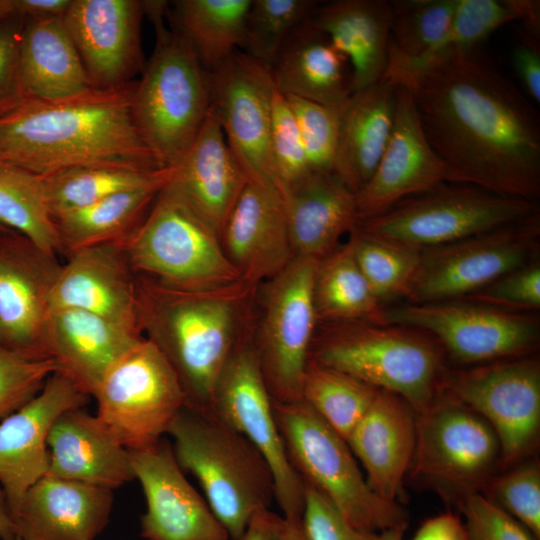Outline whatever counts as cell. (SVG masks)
<instances>
[{
  "mask_svg": "<svg viewBox=\"0 0 540 540\" xmlns=\"http://www.w3.org/2000/svg\"><path fill=\"white\" fill-rule=\"evenodd\" d=\"M513 46L511 61L526 93L540 102V34L522 29Z\"/></svg>",
  "mask_w": 540,
  "mask_h": 540,
  "instance_id": "cell-53",
  "label": "cell"
},
{
  "mask_svg": "<svg viewBox=\"0 0 540 540\" xmlns=\"http://www.w3.org/2000/svg\"><path fill=\"white\" fill-rule=\"evenodd\" d=\"M378 390L353 376L309 360L301 400L347 441Z\"/></svg>",
  "mask_w": 540,
  "mask_h": 540,
  "instance_id": "cell-41",
  "label": "cell"
},
{
  "mask_svg": "<svg viewBox=\"0 0 540 540\" xmlns=\"http://www.w3.org/2000/svg\"><path fill=\"white\" fill-rule=\"evenodd\" d=\"M271 73L284 96L329 107H340L353 93L348 59L310 18L288 36Z\"/></svg>",
  "mask_w": 540,
  "mask_h": 540,
  "instance_id": "cell-31",
  "label": "cell"
},
{
  "mask_svg": "<svg viewBox=\"0 0 540 540\" xmlns=\"http://www.w3.org/2000/svg\"><path fill=\"white\" fill-rule=\"evenodd\" d=\"M396 86V111L388 144L374 174L356 193L359 222L448 180L444 163L425 136L411 93Z\"/></svg>",
  "mask_w": 540,
  "mask_h": 540,
  "instance_id": "cell-22",
  "label": "cell"
},
{
  "mask_svg": "<svg viewBox=\"0 0 540 540\" xmlns=\"http://www.w3.org/2000/svg\"><path fill=\"white\" fill-rule=\"evenodd\" d=\"M305 150L311 172H333L338 140L339 107L285 96Z\"/></svg>",
  "mask_w": 540,
  "mask_h": 540,
  "instance_id": "cell-46",
  "label": "cell"
},
{
  "mask_svg": "<svg viewBox=\"0 0 540 540\" xmlns=\"http://www.w3.org/2000/svg\"><path fill=\"white\" fill-rule=\"evenodd\" d=\"M252 0H176L167 15L171 27L213 72L240 50Z\"/></svg>",
  "mask_w": 540,
  "mask_h": 540,
  "instance_id": "cell-36",
  "label": "cell"
},
{
  "mask_svg": "<svg viewBox=\"0 0 540 540\" xmlns=\"http://www.w3.org/2000/svg\"><path fill=\"white\" fill-rule=\"evenodd\" d=\"M66 257L51 290L50 309L85 310L142 335L136 274L121 245L88 246Z\"/></svg>",
  "mask_w": 540,
  "mask_h": 540,
  "instance_id": "cell-23",
  "label": "cell"
},
{
  "mask_svg": "<svg viewBox=\"0 0 540 540\" xmlns=\"http://www.w3.org/2000/svg\"><path fill=\"white\" fill-rule=\"evenodd\" d=\"M489 494L488 499L536 538L540 537V470L537 463L524 464L500 476L491 483Z\"/></svg>",
  "mask_w": 540,
  "mask_h": 540,
  "instance_id": "cell-48",
  "label": "cell"
},
{
  "mask_svg": "<svg viewBox=\"0 0 540 540\" xmlns=\"http://www.w3.org/2000/svg\"><path fill=\"white\" fill-rule=\"evenodd\" d=\"M139 0H72L63 22L93 88L134 81L143 72Z\"/></svg>",
  "mask_w": 540,
  "mask_h": 540,
  "instance_id": "cell-19",
  "label": "cell"
},
{
  "mask_svg": "<svg viewBox=\"0 0 540 540\" xmlns=\"http://www.w3.org/2000/svg\"><path fill=\"white\" fill-rule=\"evenodd\" d=\"M447 185L408 197L385 213L359 222L364 232L396 245L422 250L527 220L538 202L503 196L465 184Z\"/></svg>",
  "mask_w": 540,
  "mask_h": 540,
  "instance_id": "cell-9",
  "label": "cell"
},
{
  "mask_svg": "<svg viewBox=\"0 0 540 540\" xmlns=\"http://www.w3.org/2000/svg\"><path fill=\"white\" fill-rule=\"evenodd\" d=\"M441 394L491 426L503 466L535 445L540 426V367L535 358L498 361L445 375Z\"/></svg>",
  "mask_w": 540,
  "mask_h": 540,
  "instance_id": "cell-15",
  "label": "cell"
},
{
  "mask_svg": "<svg viewBox=\"0 0 540 540\" xmlns=\"http://www.w3.org/2000/svg\"><path fill=\"white\" fill-rule=\"evenodd\" d=\"M248 182L210 107L195 141L181 160L171 167V175L164 188L220 237Z\"/></svg>",
  "mask_w": 540,
  "mask_h": 540,
  "instance_id": "cell-25",
  "label": "cell"
},
{
  "mask_svg": "<svg viewBox=\"0 0 540 540\" xmlns=\"http://www.w3.org/2000/svg\"><path fill=\"white\" fill-rule=\"evenodd\" d=\"M393 84L411 93L448 183L538 202L539 114L479 49Z\"/></svg>",
  "mask_w": 540,
  "mask_h": 540,
  "instance_id": "cell-1",
  "label": "cell"
},
{
  "mask_svg": "<svg viewBox=\"0 0 540 540\" xmlns=\"http://www.w3.org/2000/svg\"><path fill=\"white\" fill-rule=\"evenodd\" d=\"M317 6L313 0H252L239 51L271 69L288 36Z\"/></svg>",
  "mask_w": 540,
  "mask_h": 540,
  "instance_id": "cell-44",
  "label": "cell"
},
{
  "mask_svg": "<svg viewBox=\"0 0 540 540\" xmlns=\"http://www.w3.org/2000/svg\"><path fill=\"white\" fill-rule=\"evenodd\" d=\"M211 412L242 434L267 461L275 501L288 520H302L304 483L291 466L277 425L273 400L262 376L252 335L246 332L216 381Z\"/></svg>",
  "mask_w": 540,
  "mask_h": 540,
  "instance_id": "cell-13",
  "label": "cell"
},
{
  "mask_svg": "<svg viewBox=\"0 0 540 540\" xmlns=\"http://www.w3.org/2000/svg\"><path fill=\"white\" fill-rule=\"evenodd\" d=\"M302 526L307 540H374L377 533L353 528L319 491L304 483Z\"/></svg>",
  "mask_w": 540,
  "mask_h": 540,
  "instance_id": "cell-52",
  "label": "cell"
},
{
  "mask_svg": "<svg viewBox=\"0 0 540 540\" xmlns=\"http://www.w3.org/2000/svg\"><path fill=\"white\" fill-rule=\"evenodd\" d=\"M47 443L49 476L110 490L135 479L129 451L84 407L63 412Z\"/></svg>",
  "mask_w": 540,
  "mask_h": 540,
  "instance_id": "cell-29",
  "label": "cell"
},
{
  "mask_svg": "<svg viewBox=\"0 0 540 540\" xmlns=\"http://www.w3.org/2000/svg\"><path fill=\"white\" fill-rule=\"evenodd\" d=\"M92 397L96 417L127 450L161 441L186 400L173 367L145 337L107 370Z\"/></svg>",
  "mask_w": 540,
  "mask_h": 540,
  "instance_id": "cell-10",
  "label": "cell"
},
{
  "mask_svg": "<svg viewBox=\"0 0 540 540\" xmlns=\"http://www.w3.org/2000/svg\"><path fill=\"white\" fill-rule=\"evenodd\" d=\"M142 338L91 312L56 308L44 324L42 350L57 372L92 397L107 370Z\"/></svg>",
  "mask_w": 540,
  "mask_h": 540,
  "instance_id": "cell-27",
  "label": "cell"
},
{
  "mask_svg": "<svg viewBox=\"0 0 540 540\" xmlns=\"http://www.w3.org/2000/svg\"><path fill=\"white\" fill-rule=\"evenodd\" d=\"M416 415L413 473L430 482L475 492L501 459L491 426L464 405L440 394Z\"/></svg>",
  "mask_w": 540,
  "mask_h": 540,
  "instance_id": "cell-16",
  "label": "cell"
},
{
  "mask_svg": "<svg viewBox=\"0 0 540 540\" xmlns=\"http://www.w3.org/2000/svg\"><path fill=\"white\" fill-rule=\"evenodd\" d=\"M0 540H17L15 527L7 506L2 489L0 488Z\"/></svg>",
  "mask_w": 540,
  "mask_h": 540,
  "instance_id": "cell-57",
  "label": "cell"
},
{
  "mask_svg": "<svg viewBox=\"0 0 540 540\" xmlns=\"http://www.w3.org/2000/svg\"><path fill=\"white\" fill-rule=\"evenodd\" d=\"M89 396L70 379L53 373L24 406L0 422V486L11 518L26 492L49 470L48 435L65 411L85 407Z\"/></svg>",
  "mask_w": 540,
  "mask_h": 540,
  "instance_id": "cell-20",
  "label": "cell"
},
{
  "mask_svg": "<svg viewBox=\"0 0 540 540\" xmlns=\"http://www.w3.org/2000/svg\"><path fill=\"white\" fill-rule=\"evenodd\" d=\"M280 540H307L302 520H288L284 518Z\"/></svg>",
  "mask_w": 540,
  "mask_h": 540,
  "instance_id": "cell-58",
  "label": "cell"
},
{
  "mask_svg": "<svg viewBox=\"0 0 540 540\" xmlns=\"http://www.w3.org/2000/svg\"><path fill=\"white\" fill-rule=\"evenodd\" d=\"M119 244L135 274L169 287L209 289L241 279L218 234L164 187Z\"/></svg>",
  "mask_w": 540,
  "mask_h": 540,
  "instance_id": "cell-8",
  "label": "cell"
},
{
  "mask_svg": "<svg viewBox=\"0 0 540 540\" xmlns=\"http://www.w3.org/2000/svg\"><path fill=\"white\" fill-rule=\"evenodd\" d=\"M318 321H369L379 324L382 310L348 243L318 261L313 282Z\"/></svg>",
  "mask_w": 540,
  "mask_h": 540,
  "instance_id": "cell-38",
  "label": "cell"
},
{
  "mask_svg": "<svg viewBox=\"0 0 540 540\" xmlns=\"http://www.w3.org/2000/svg\"><path fill=\"white\" fill-rule=\"evenodd\" d=\"M161 189L126 191L53 216L61 253L122 242L143 220Z\"/></svg>",
  "mask_w": 540,
  "mask_h": 540,
  "instance_id": "cell-37",
  "label": "cell"
},
{
  "mask_svg": "<svg viewBox=\"0 0 540 540\" xmlns=\"http://www.w3.org/2000/svg\"><path fill=\"white\" fill-rule=\"evenodd\" d=\"M167 434L181 469L198 480L214 516L230 540H238L252 517L275 500L274 478L263 455L212 412L186 406Z\"/></svg>",
  "mask_w": 540,
  "mask_h": 540,
  "instance_id": "cell-4",
  "label": "cell"
},
{
  "mask_svg": "<svg viewBox=\"0 0 540 540\" xmlns=\"http://www.w3.org/2000/svg\"><path fill=\"white\" fill-rule=\"evenodd\" d=\"M136 81L63 99L27 98L0 118V162L44 176L90 166L161 169L134 122Z\"/></svg>",
  "mask_w": 540,
  "mask_h": 540,
  "instance_id": "cell-2",
  "label": "cell"
},
{
  "mask_svg": "<svg viewBox=\"0 0 540 540\" xmlns=\"http://www.w3.org/2000/svg\"><path fill=\"white\" fill-rule=\"evenodd\" d=\"M163 14L150 17L156 46L136 81L132 112L145 145L162 168L175 166L198 136L211 107V82L196 55Z\"/></svg>",
  "mask_w": 540,
  "mask_h": 540,
  "instance_id": "cell-6",
  "label": "cell"
},
{
  "mask_svg": "<svg viewBox=\"0 0 540 540\" xmlns=\"http://www.w3.org/2000/svg\"><path fill=\"white\" fill-rule=\"evenodd\" d=\"M288 460L303 483L323 494L355 529L379 533L407 526L398 503L378 496L348 443L304 401L274 403Z\"/></svg>",
  "mask_w": 540,
  "mask_h": 540,
  "instance_id": "cell-7",
  "label": "cell"
},
{
  "mask_svg": "<svg viewBox=\"0 0 540 540\" xmlns=\"http://www.w3.org/2000/svg\"><path fill=\"white\" fill-rule=\"evenodd\" d=\"M270 149L279 190L311 173L295 117L278 91L272 105Z\"/></svg>",
  "mask_w": 540,
  "mask_h": 540,
  "instance_id": "cell-47",
  "label": "cell"
},
{
  "mask_svg": "<svg viewBox=\"0 0 540 540\" xmlns=\"http://www.w3.org/2000/svg\"><path fill=\"white\" fill-rule=\"evenodd\" d=\"M62 263L11 229L0 230V342L12 349L42 350L49 299ZM47 355V354H46Z\"/></svg>",
  "mask_w": 540,
  "mask_h": 540,
  "instance_id": "cell-21",
  "label": "cell"
},
{
  "mask_svg": "<svg viewBox=\"0 0 540 540\" xmlns=\"http://www.w3.org/2000/svg\"><path fill=\"white\" fill-rule=\"evenodd\" d=\"M25 18L17 13L0 20V118L26 99L20 69V43Z\"/></svg>",
  "mask_w": 540,
  "mask_h": 540,
  "instance_id": "cell-51",
  "label": "cell"
},
{
  "mask_svg": "<svg viewBox=\"0 0 540 540\" xmlns=\"http://www.w3.org/2000/svg\"><path fill=\"white\" fill-rule=\"evenodd\" d=\"M14 12L13 0H0V20L12 15Z\"/></svg>",
  "mask_w": 540,
  "mask_h": 540,
  "instance_id": "cell-60",
  "label": "cell"
},
{
  "mask_svg": "<svg viewBox=\"0 0 540 540\" xmlns=\"http://www.w3.org/2000/svg\"><path fill=\"white\" fill-rule=\"evenodd\" d=\"M539 3L535 0H458L443 35L420 56L389 64L382 79L395 83L442 66L479 49L492 32L512 21L540 31Z\"/></svg>",
  "mask_w": 540,
  "mask_h": 540,
  "instance_id": "cell-34",
  "label": "cell"
},
{
  "mask_svg": "<svg viewBox=\"0 0 540 540\" xmlns=\"http://www.w3.org/2000/svg\"><path fill=\"white\" fill-rule=\"evenodd\" d=\"M171 168L142 170L113 166L65 169L42 176L52 217L79 209L114 194L163 188Z\"/></svg>",
  "mask_w": 540,
  "mask_h": 540,
  "instance_id": "cell-39",
  "label": "cell"
},
{
  "mask_svg": "<svg viewBox=\"0 0 540 540\" xmlns=\"http://www.w3.org/2000/svg\"><path fill=\"white\" fill-rule=\"evenodd\" d=\"M310 19L348 59L353 92L383 78L391 28L389 1L335 0L318 4Z\"/></svg>",
  "mask_w": 540,
  "mask_h": 540,
  "instance_id": "cell-33",
  "label": "cell"
},
{
  "mask_svg": "<svg viewBox=\"0 0 540 540\" xmlns=\"http://www.w3.org/2000/svg\"><path fill=\"white\" fill-rule=\"evenodd\" d=\"M280 192L294 256L322 259L359 223L356 194L334 172H311Z\"/></svg>",
  "mask_w": 540,
  "mask_h": 540,
  "instance_id": "cell-30",
  "label": "cell"
},
{
  "mask_svg": "<svg viewBox=\"0 0 540 540\" xmlns=\"http://www.w3.org/2000/svg\"><path fill=\"white\" fill-rule=\"evenodd\" d=\"M347 443L381 498L396 502L416 443V415L402 397L378 390Z\"/></svg>",
  "mask_w": 540,
  "mask_h": 540,
  "instance_id": "cell-28",
  "label": "cell"
},
{
  "mask_svg": "<svg viewBox=\"0 0 540 540\" xmlns=\"http://www.w3.org/2000/svg\"><path fill=\"white\" fill-rule=\"evenodd\" d=\"M468 540H535V536L488 497L470 492L461 497Z\"/></svg>",
  "mask_w": 540,
  "mask_h": 540,
  "instance_id": "cell-50",
  "label": "cell"
},
{
  "mask_svg": "<svg viewBox=\"0 0 540 540\" xmlns=\"http://www.w3.org/2000/svg\"><path fill=\"white\" fill-rule=\"evenodd\" d=\"M210 82L211 109L249 181L277 186L270 149L277 91L271 69L238 50L210 73Z\"/></svg>",
  "mask_w": 540,
  "mask_h": 540,
  "instance_id": "cell-17",
  "label": "cell"
},
{
  "mask_svg": "<svg viewBox=\"0 0 540 540\" xmlns=\"http://www.w3.org/2000/svg\"><path fill=\"white\" fill-rule=\"evenodd\" d=\"M412 540H468V535L461 518L445 512L426 520Z\"/></svg>",
  "mask_w": 540,
  "mask_h": 540,
  "instance_id": "cell-54",
  "label": "cell"
},
{
  "mask_svg": "<svg viewBox=\"0 0 540 540\" xmlns=\"http://www.w3.org/2000/svg\"><path fill=\"white\" fill-rule=\"evenodd\" d=\"M407 526H397L376 534L374 540H402Z\"/></svg>",
  "mask_w": 540,
  "mask_h": 540,
  "instance_id": "cell-59",
  "label": "cell"
},
{
  "mask_svg": "<svg viewBox=\"0 0 540 540\" xmlns=\"http://www.w3.org/2000/svg\"><path fill=\"white\" fill-rule=\"evenodd\" d=\"M128 451L146 500L140 520L144 539L230 540L207 502L185 478L169 441L163 438L151 447Z\"/></svg>",
  "mask_w": 540,
  "mask_h": 540,
  "instance_id": "cell-18",
  "label": "cell"
},
{
  "mask_svg": "<svg viewBox=\"0 0 540 540\" xmlns=\"http://www.w3.org/2000/svg\"><path fill=\"white\" fill-rule=\"evenodd\" d=\"M397 86L388 80L354 91L339 107L333 172L356 194L372 177L388 144Z\"/></svg>",
  "mask_w": 540,
  "mask_h": 540,
  "instance_id": "cell-32",
  "label": "cell"
},
{
  "mask_svg": "<svg viewBox=\"0 0 540 540\" xmlns=\"http://www.w3.org/2000/svg\"><path fill=\"white\" fill-rule=\"evenodd\" d=\"M255 287L240 279L209 289H179L136 274L140 332L173 367L186 407L211 412L218 376L248 331L244 325Z\"/></svg>",
  "mask_w": 540,
  "mask_h": 540,
  "instance_id": "cell-3",
  "label": "cell"
},
{
  "mask_svg": "<svg viewBox=\"0 0 540 540\" xmlns=\"http://www.w3.org/2000/svg\"><path fill=\"white\" fill-rule=\"evenodd\" d=\"M379 324L396 325L433 335L463 364L522 357L536 348L535 317L470 301H444L381 310Z\"/></svg>",
  "mask_w": 540,
  "mask_h": 540,
  "instance_id": "cell-14",
  "label": "cell"
},
{
  "mask_svg": "<svg viewBox=\"0 0 540 540\" xmlns=\"http://www.w3.org/2000/svg\"><path fill=\"white\" fill-rule=\"evenodd\" d=\"M144 540H148V539H144Z\"/></svg>",
  "mask_w": 540,
  "mask_h": 540,
  "instance_id": "cell-62",
  "label": "cell"
},
{
  "mask_svg": "<svg viewBox=\"0 0 540 540\" xmlns=\"http://www.w3.org/2000/svg\"><path fill=\"white\" fill-rule=\"evenodd\" d=\"M461 300L515 312L540 307V265L534 261L498 278Z\"/></svg>",
  "mask_w": 540,
  "mask_h": 540,
  "instance_id": "cell-49",
  "label": "cell"
},
{
  "mask_svg": "<svg viewBox=\"0 0 540 540\" xmlns=\"http://www.w3.org/2000/svg\"><path fill=\"white\" fill-rule=\"evenodd\" d=\"M309 360L406 400L415 413L440 395V351L415 329L369 321L324 323Z\"/></svg>",
  "mask_w": 540,
  "mask_h": 540,
  "instance_id": "cell-5",
  "label": "cell"
},
{
  "mask_svg": "<svg viewBox=\"0 0 540 540\" xmlns=\"http://www.w3.org/2000/svg\"><path fill=\"white\" fill-rule=\"evenodd\" d=\"M57 372L46 354L12 349L0 342V420L30 401Z\"/></svg>",
  "mask_w": 540,
  "mask_h": 540,
  "instance_id": "cell-45",
  "label": "cell"
},
{
  "mask_svg": "<svg viewBox=\"0 0 540 540\" xmlns=\"http://www.w3.org/2000/svg\"><path fill=\"white\" fill-rule=\"evenodd\" d=\"M20 69L27 98L57 100L92 88L63 19H26Z\"/></svg>",
  "mask_w": 540,
  "mask_h": 540,
  "instance_id": "cell-35",
  "label": "cell"
},
{
  "mask_svg": "<svg viewBox=\"0 0 540 540\" xmlns=\"http://www.w3.org/2000/svg\"><path fill=\"white\" fill-rule=\"evenodd\" d=\"M540 214L452 243L420 250L406 297L410 303L464 299L536 261Z\"/></svg>",
  "mask_w": 540,
  "mask_h": 540,
  "instance_id": "cell-12",
  "label": "cell"
},
{
  "mask_svg": "<svg viewBox=\"0 0 540 540\" xmlns=\"http://www.w3.org/2000/svg\"><path fill=\"white\" fill-rule=\"evenodd\" d=\"M0 224L48 253H61L42 176L4 162H0Z\"/></svg>",
  "mask_w": 540,
  "mask_h": 540,
  "instance_id": "cell-40",
  "label": "cell"
},
{
  "mask_svg": "<svg viewBox=\"0 0 540 540\" xmlns=\"http://www.w3.org/2000/svg\"><path fill=\"white\" fill-rule=\"evenodd\" d=\"M284 517L270 509L257 512L238 540H280Z\"/></svg>",
  "mask_w": 540,
  "mask_h": 540,
  "instance_id": "cell-56",
  "label": "cell"
},
{
  "mask_svg": "<svg viewBox=\"0 0 540 540\" xmlns=\"http://www.w3.org/2000/svg\"><path fill=\"white\" fill-rule=\"evenodd\" d=\"M8 228L4 227L3 225L0 224V230H7Z\"/></svg>",
  "mask_w": 540,
  "mask_h": 540,
  "instance_id": "cell-61",
  "label": "cell"
},
{
  "mask_svg": "<svg viewBox=\"0 0 540 540\" xmlns=\"http://www.w3.org/2000/svg\"><path fill=\"white\" fill-rule=\"evenodd\" d=\"M389 3L388 65L414 59L432 46L448 28L458 0H392Z\"/></svg>",
  "mask_w": 540,
  "mask_h": 540,
  "instance_id": "cell-43",
  "label": "cell"
},
{
  "mask_svg": "<svg viewBox=\"0 0 540 540\" xmlns=\"http://www.w3.org/2000/svg\"><path fill=\"white\" fill-rule=\"evenodd\" d=\"M72 0H13L14 12L26 19H63Z\"/></svg>",
  "mask_w": 540,
  "mask_h": 540,
  "instance_id": "cell-55",
  "label": "cell"
},
{
  "mask_svg": "<svg viewBox=\"0 0 540 540\" xmlns=\"http://www.w3.org/2000/svg\"><path fill=\"white\" fill-rule=\"evenodd\" d=\"M113 492L46 475L12 517L17 540H94L107 526Z\"/></svg>",
  "mask_w": 540,
  "mask_h": 540,
  "instance_id": "cell-26",
  "label": "cell"
},
{
  "mask_svg": "<svg viewBox=\"0 0 540 540\" xmlns=\"http://www.w3.org/2000/svg\"><path fill=\"white\" fill-rule=\"evenodd\" d=\"M318 261L294 256L283 270L266 281L262 323L252 342L274 403L301 400L318 321L313 300Z\"/></svg>",
  "mask_w": 540,
  "mask_h": 540,
  "instance_id": "cell-11",
  "label": "cell"
},
{
  "mask_svg": "<svg viewBox=\"0 0 540 540\" xmlns=\"http://www.w3.org/2000/svg\"><path fill=\"white\" fill-rule=\"evenodd\" d=\"M350 234L355 260L380 304L406 296L418 268L420 250L372 236L358 225Z\"/></svg>",
  "mask_w": 540,
  "mask_h": 540,
  "instance_id": "cell-42",
  "label": "cell"
},
{
  "mask_svg": "<svg viewBox=\"0 0 540 540\" xmlns=\"http://www.w3.org/2000/svg\"><path fill=\"white\" fill-rule=\"evenodd\" d=\"M220 241L241 279L252 285L283 270L294 253L278 187L249 181L226 220Z\"/></svg>",
  "mask_w": 540,
  "mask_h": 540,
  "instance_id": "cell-24",
  "label": "cell"
}]
</instances>
